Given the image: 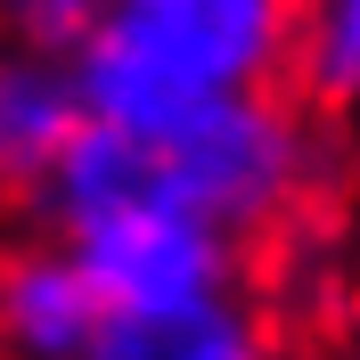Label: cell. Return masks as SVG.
<instances>
[{
  "label": "cell",
  "mask_w": 360,
  "mask_h": 360,
  "mask_svg": "<svg viewBox=\"0 0 360 360\" xmlns=\"http://www.w3.org/2000/svg\"><path fill=\"white\" fill-rule=\"evenodd\" d=\"M287 82L319 115H360V0H303L295 8Z\"/></svg>",
  "instance_id": "9"
},
{
  "label": "cell",
  "mask_w": 360,
  "mask_h": 360,
  "mask_svg": "<svg viewBox=\"0 0 360 360\" xmlns=\"http://www.w3.org/2000/svg\"><path fill=\"white\" fill-rule=\"evenodd\" d=\"M172 164V188L197 213L229 221L238 238H270L287 229L311 188L328 180V131H319V107L295 82H262V90H221L213 107L188 123V131L164 148Z\"/></svg>",
  "instance_id": "1"
},
{
  "label": "cell",
  "mask_w": 360,
  "mask_h": 360,
  "mask_svg": "<svg viewBox=\"0 0 360 360\" xmlns=\"http://www.w3.org/2000/svg\"><path fill=\"white\" fill-rule=\"evenodd\" d=\"M148 197H172L164 148L139 139V131H115V123H90L82 115V131L66 139V156L49 164L33 213H41L58 238H74V229L107 221V213H123V205H148Z\"/></svg>",
  "instance_id": "8"
},
{
  "label": "cell",
  "mask_w": 360,
  "mask_h": 360,
  "mask_svg": "<svg viewBox=\"0 0 360 360\" xmlns=\"http://www.w3.org/2000/svg\"><path fill=\"white\" fill-rule=\"evenodd\" d=\"M66 246L82 254L107 311H156V303H197V295L246 287V238L213 213H197L180 188L74 229Z\"/></svg>",
  "instance_id": "2"
},
{
  "label": "cell",
  "mask_w": 360,
  "mask_h": 360,
  "mask_svg": "<svg viewBox=\"0 0 360 360\" xmlns=\"http://www.w3.org/2000/svg\"><path fill=\"white\" fill-rule=\"evenodd\" d=\"M295 8L303 0H107L123 33L156 49L205 90H262L295 66Z\"/></svg>",
  "instance_id": "3"
},
{
  "label": "cell",
  "mask_w": 360,
  "mask_h": 360,
  "mask_svg": "<svg viewBox=\"0 0 360 360\" xmlns=\"http://www.w3.org/2000/svg\"><path fill=\"white\" fill-rule=\"evenodd\" d=\"M352 287H360V246H352Z\"/></svg>",
  "instance_id": "11"
},
{
  "label": "cell",
  "mask_w": 360,
  "mask_h": 360,
  "mask_svg": "<svg viewBox=\"0 0 360 360\" xmlns=\"http://www.w3.org/2000/svg\"><path fill=\"white\" fill-rule=\"evenodd\" d=\"M107 328V295L90 287L82 254L49 229L0 254V360H82Z\"/></svg>",
  "instance_id": "4"
},
{
  "label": "cell",
  "mask_w": 360,
  "mask_h": 360,
  "mask_svg": "<svg viewBox=\"0 0 360 360\" xmlns=\"http://www.w3.org/2000/svg\"><path fill=\"white\" fill-rule=\"evenodd\" d=\"M82 131V90H74V58L0 41V205H33L49 164L66 156V139Z\"/></svg>",
  "instance_id": "6"
},
{
  "label": "cell",
  "mask_w": 360,
  "mask_h": 360,
  "mask_svg": "<svg viewBox=\"0 0 360 360\" xmlns=\"http://www.w3.org/2000/svg\"><path fill=\"white\" fill-rule=\"evenodd\" d=\"M82 360H278V328L246 287L156 303V311H107Z\"/></svg>",
  "instance_id": "7"
},
{
  "label": "cell",
  "mask_w": 360,
  "mask_h": 360,
  "mask_svg": "<svg viewBox=\"0 0 360 360\" xmlns=\"http://www.w3.org/2000/svg\"><path fill=\"white\" fill-rule=\"evenodd\" d=\"M74 90H82V115H90V123L139 131V139H156V148H172V139L221 98V90L188 82L180 66H164L156 49L139 41V33H123L115 17L74 49Z\"/></svg>",
  "instance_id": "5"
},
{
  "label": "cell",
  "mask_w": 360,
  "mask_h": 360,
  "mask_svg": "<svg viewBox=\"0 0 360 360\" xmlns=\"http://www.w3.org/2000/svg\"><path fill=\"white\" fill-rule=\"evenodd\" d=\"M107 25V0H0V41L49 49V58H74Z\"/></svg>",
  "instance_id": "10"
}]
</instances>
